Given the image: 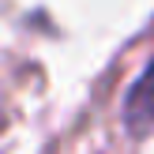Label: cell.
Instances as JSON below:
<instances>
[{
    "mask_svg": "<svg viewBox=\"0 0 154 154\" xmlns=\"http://www.w3.org/2000/svg\"><path fill=\"white\" fill-rule=\"evenodd\" d=\"M124 124L132 132H150L154 128V60L132 83V90L124 98Z\"/></svg>",
    "mask_w": 154,
    "mask_h": 154,
    "instance_id": "6da1fadb",
    "label": "cell"
}]
</instances>
